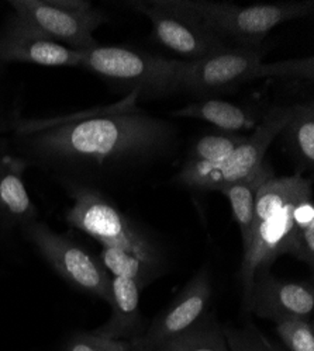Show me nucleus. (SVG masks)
Segmentation results:
<instances>
[{"instance_id":"4be33fe9","label":"nucleus","mask_w":314,"mask_h":351,"mask_svg":"<svg viewBox=\"0 0 314 351\" xmlns=\"http://www.w3.org/2000/svg\"><path fill=\"white\" fill-rule=\"evenodd\" d=\"M99 260L113 277L128 278L141 285L151 284L159 276V267L116 247H102Z\"/></svg>"},{"instance_id":"ddd939ff","label":"nucleus","mask_w":314,"mask_h":351,"mask_svg":"<svg viewBox=\"0 0 314 351\" xmlns=\"http://www.w3.org/2000/svg\"><path fill=\"white\" fill-rule=\"evenodd\" d=\"M244 311L276 322L284 317L311 319L314 288L307 281H284L269 271L256 273Z\"/></svg>"},{"instance_id":"2eb2a0df","label":"nucleus","mask_w":314,"mask_h":351,"mask_svg":"<svg viewBox=\"0 0 314 351\" xmlns=\"http://www.w3.org/2000/svg\"><path fill=\"white\" fill-rule=\"evenodd\" d=\"M244 138L245 135L232 132L208 134L197 138L189 148L175 182L185 189L199 191L203 182L232 155Z\"/></svg>"},{"instance_id":"f03ea898","label":"nucleus","mask_w":314,"mask_h":351,"mask_svg":"<svg viewBox=\"0 0 314 351\" xmlns=\"http://www.w3.org/2000/svg\"><path fill=\"white\" fill-rule=\"evenodd\" d=\"M267 51L265 44L255 48L225 47L201 61L188 62L182 92L199 100L220 99L256 79L298 77L313 80L314 62L311 56L265 64Z\"/></svg>"},{"instance_id":"6ab92c4d","label":"nucleus","mask_w":314,"mask_h":351,"mask_svg":"<svg viewBox=\"0 0 314 351\" xmlns=\"http://www.w3.org/2000/svg\"><path fill=\"white\" fill-rule=\"evenodd\" d=\"M284 148L296 165V173L314 170V106L313 103L292 104L288 124L280 131Z\"/></svg>"},{"instance_id":"0eeeda50","label":"nucleus","mask_w":314,"mask_h":351,"mask_svg":"<svg viewBox=\"0 0 314 351\" xmlns=\"http://www.w3.org/2000/svg\"><path fill=\"white\" fill-rule=\"evenodd\" d=\"M9 5L49 40L80 52L99 47L93 33L109 21L103 10L87 0H13Z\"/></svg>"},{"instance_id":"a878e982","label":"nucleus","mask_w":314,"mask_h":351,"mask_svg":"<svg viewBox=\"0 0 314 351\" xmlns=\"http://www.w3.org/2000/svg\"><path fill=\"white\" fill-rule=\"evenodd\" d=\"M12 123H13V120H12V121H8L6 117H5L3 112H2V110H0V135H2V132H3L8 127H12Z\"/></svg>"},{"instance_id":"5701e85b","label":"nucleus","mask_w":314,"mask_h":351,"mask_svg":"<svg viewBox=\"0 0 314 351\" xmlns=\"http://www.w3.org/2000/svg\"><path fill=\"white\" fill-rule=\"evenodd\" d=\"M276 335L287 351H314L313 319L284 317L275 322Z\"/></svg>"},{"instance_id":"4468645a","label":"nucleus","mask_w":314,"mask_h":351,"mask_svg":"<svg viewBox=\"0 0 314 351\" xmlns=\"http://www.w3.org/2000/svg\"><path fill=\"white\" fill-rule=\"evenodd\" d=\"M27 167L13 143L0 135V228L25 229L37 221V207L24 183Z\"/></svg>"},{"instance_id":"9b49d317","label":"nucleus","mask_w":314,"mask_h":351,"mask_svg":"<svg viewBox=\"0 0 314 351\" xmlns=\"http://www.w3.org/2000/svg\"><path fill=\"white\" fill-rule=\"evenodd\" d=\"M291 114L292 106L269 107L251 135L245 136L223 165L209 176L199 191H218L227 184L247 178L265 160L267 151L288 124Z\"/></svg>"},{"instance_id":"f257e3e1","label":"nucleus","mask_w":314,"mask_h":351,"mask_svg":"<svg viewBox=\"0 0 314 351\" xmlns=\"http://www.w3.org/2000/svg\"><path fill=\"white\" fill-rule=\"evenodd\" d=\"M127 97L51 119L14 117V151L28 163L55 174L61 183L92 182L139 173L174 154L177 127L137 107Z\"/></svg>"},{"instance_id":"f3484780","label":"nucleus","mask_w":314,"mask_h":351,"mask_svg":"<svg viewBox=\"0 0 314 351\" xmlns=\"http://www.w3.org/2000/svg\"><path fill=\"white\" fill-rule=\"evenodd\" d=\"M275 178V173L272 166L264 160L254 171H251L247 178L227 184L221 187L218 191L225 195V198L230 202V207L233 211L234 221L237 222L244 250L251 242L254 225H255V198L260 187L268 182L269 179Z\"/></svg>"},{"instance_id":"7ed1b4c3","label":"nucleus","mask_w":314,"mask_h":351,"mask_svg":"<svg viewBox=\"0 0 314 351\" xmlns=\"http://www.w3.org/2000/svg\"><path fill=\"white\" fill-rule=\"evenodd\" d=\"M311 183V179L299 174L272 178L256 193L254 232L244 250L238 273L243 305L248 300L255 274L269 271L275 260L283 256V247L292 228V208Z\"/></svg>"},{"instance_id":"f8f14e48","label":"nucleus","mask_w":314,"mask_h":351,"mask_svg":"<svg viewBox=\"0 0 314 351\" xmlns=\"http://www.w3.org/2000/svg\"><path fill=\"white\" fill-rule=\"evenodd\" d=\"M83 52L71 49L41 34L12 13L0 28V64L80 68Z\"/></svg>"},{"instance_id":"393cba45","label":"nucleus","mask_w":314,"mask_h":351,"mask_svg":"<svg viewBox=\"0 0 314 351\" xmlns=\"http://www.w3.org/2000/svg\"><path fill=\"white\" fill-rule=\"evenodd\" d=\"M65 351H133L130 341L111 340L93 332L76 333L67 343Z\"/></svg>"},{"instance_id":"1a4fd4ad","label":"nucleus","mask_w":314,"mask_h":351,"mask_svg":"<svg viewBox=\"0 0 314 351\" xmlns=\"http://www.w3.org/2000/svg\"><path fill=\"white\" fill-rule=\"evenodd\" d=\"M124 5L144 14L153 24L154 40L185 62L201 61L227 47L201 21L177 9L172 0H130Z\"/></svg>"},{"instance_id":"dca6fc26","label":"nucleus","mask_w":314,"mask_h":351,"mask_svg":"<svg viewBox=\"0 0 314 351\" xmlns=\"http://www.w3.org/2000/svg\"><path fill=\"white\" fill-rule=\"evenodd\" d=\"M141 289L133 280L111 277V315L93 333L111 340L131 341L144 332L139 312Z\"/></svg>"},{"instance_id":"9d476101","label":"nucleus","mask_w":314,"mask_h":351,"mask_svg":"<svg viewBox=\"0 0 314 351\" xmlns=\"http://www.w3.org/2000/svg\"><path fill=\"white\" fill-rule=\"evenodd\" d=\"M212 294L210 271L203 266L189 280L172 304L154 319L148 329L130 341L133 351H155L190 329L206 315Z\"/></svg>"},{"instance_id":"39448f33","label":"nucleus","mask_w":314,"mask_h":351,"mask_svg":"<svg viewBox=\"0 0 314 351\" xmlns=\"http://www.w3.org/2000/svg\"><path fill=\"white\" fill-rule=\"evenodd\" d=\"M188 62L153 55L130 47H96L83 52L80 68L138 100L166 99L183 90Z\"/></svg>"},{"instance_id":"a211bd4d","label":"nucleus","mask_w":314,"mask_h":351,"mask_svg":"<svg viewBox=\"0 0 314 351\" xmlns=\"http://www.w3.org/2000/svg\"><path fill=\"white\" fill-rule=\"evenodd\" d=\"M170 115L206 121L221 132L238 134L256 127V117L251 110L221 99L197 100L172 111Z\"/></svg>"},{"instance_id":"aec40b11","label":"nucleus","mask_w":314,"mask_h":351,"mask_svg":"<svg viewBox=\"0 0 314 351\" xmlns=\"http://www.w3.org/2000/svg\"><path fill=\"white\" fill-rule=\"evenodd\" d=\"M283 254H291L314 267V202L313 190L309 187L292 208V228L283 247Z\"/></svg>"},{"instance_id":"bb28decb","label":"nucleus","mask_w":314,"mask_h":351,"mask_svg":"<svg viewBox=\"0 0 314 351\" xmlns=\"http://www.w3.org/2000/svg\"><path fill=\"white\" fill-rule=\"evenodd\" d=\"M2 68H3V64H0V71H2Z\"/></svg>"},{"instance_id":"b1692460","label":"nucleus","mask_w":314,"mask_h":351,"mask_svg":"<svg viewBox=\"0 0 314 351\" xmlns=\"http://www.w3.org/2000/svg\"><path fill=\"white\" fill-rule=\"evenodd\" d=\"M224 336L230 351H287L271 341L252 322L241 328H224Z\"/></svg>"},{"instance_id":"412c9836","label":"nucleus","mask_w":314,"mask_h":351,"mask_svg":"<svg viewBox=\"0 0 314 351\" xmlns=\"http://www.w3.org/2000/svg\"><path fill=\"white\" fill-rule=\"evenodd\" d=\"M155 351H230V348L227 346L224 328L213 313H206L190 329Z\"/></svg>"},{"instance_id":"6e6552de","label":"nucleus","mask_w":314,"mask_h":351,"mask_svg":"<svg viewBox=\"0 0 314 351\" xmlns=\"http://www.w3.org/2000/svg\"><path fill=\"white\" fill-rule=\"evenodd\" d=\"M25 235L44 260L69 285L88 292L110 305L111 276L99 258L92 256L68 235H60L44 222H33Z\"/></svg>"},{"instance_id":"20e7f679","label":"nucleus","mask_w":314,"mask_h":351,"mask_svg":"<svg viewBox=\"0 0 314 351\" xmlns=\"http://www.w3.org/2000/svg\"><path fill=\"white\" fill-rule=\"evenodd\" d=\"M172 5L201 21L227 47H262L268 34L279 24L307 19L314 12L313 0L236 5L210 0H172Z\"/></svg>"},{"instance_id":"423d86ee","label":"nucleus","mask_w":314,"mask_h":351,"mask_svg":"<svg viewBox=\"0 0 314 351\" xmlns=\"http://www.w3.org/2000/svg\"><path fill=\"white\" fill-rule=\"evenodd\" d=\"M63 184L74 198V206L65 215L72 228L87 233L102 247L122 249L161 267L162 252L157 242L124 215L102 191L78 183Z\"/></svg>"}]
</instances>
